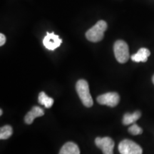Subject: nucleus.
<instances>
[{
  "mask_svg": "<svg viewBox=\"0 0 154 154\" xmlns=\"http://www.w3.org/2000/svg\"><path fill=\"white\" fill-rule=\"evenodd\" d=\"M76 90L83 104L86 107H91L94 101L90 94L88 82L84 79L79 80L76 84Z\"/></svg>",
  "mask_w": 154,
  "mask_h": 154,
  "instance_id": "f257e3e1",
  "label": "nucleus"
},
{
  "mask_svg": "<svg viewBox=\"0 0 154 154\" xmlns=\"http://www.w3.org/2000/svg\"><path fill=\"white\" fill-rule=\"evenodd\" d=\"M106 29L107 23L103 20H100L86 32V37L91 42H99L103 39Z\"/></svg>",
  "mask_w": 154,
  "mask_h": 154,
  "instance_id": "f03ea898",
  "label": "nucleus"
},
{
  "mask_svg": "<svg viewBox=\"0 0 154 154\" xmlns=\"http://www.w3.org/2000/svg\"><path fill=\"white\" fill-rule=\"evenodd\" d=\"M113 52L116 60L121 63H124L129 59V49L128 46L123 40H118L113 45Z\"/></svg>",
  "mask_w": 154,
  "mask_h": 154,
  "instance_id": "7ed1b4c3",
  "label": "nucleus"
},
{
  "mask_svg": "<svg viewBox=\"0 0 154 154\" xmlns=\"http://www.w3.org/2000/svg\"><path fill=\"white\" fill-rule=\"evenodd\" d=\"M119 151L121 154H142L141 147L133 140L124 139L119 145Z\"/></svg>",
  "mask_w": 154,
  "mask_h": 154,
  "instance_id": "20e7f679",
  "label": "nucleus"
},
{
  "mask_svg": "<svg viewBox=\"0 0 154 154\" xmlns=\"http://www.w3.org/2000/svg\"><path fill=\"white\" fill-rule=\"evenodd\" d=\"M97 102L101 105H106L110 107H115L119 104L120 96L116 92H108L97 97Z\"/></svg>",
  "mask_w": 154,
  "mask_h": 154,
  "instance_id": "39448f33",
  "label": "nucleus"
},
{
  "mask_svg": "<svg viewBox=\"0 0 154 154\" xmlns=\"http://www.w3.org/2000/svg\"><path fill=\"white\" fill-rule=\"evenodd\" d=\"M96 146L99 148L103 154H113L115 143L110 137H97L95 139Z\"/></svg>",
  "mask_w": 154,
  "mask_h": 154,
  "instance_id": "423d86ee",
  "label": "nucleus"
},
{
  "mask_svg": "<svg viewBox=\"0 0 154 154\" xmlns=\"http://www.w3.org/2000/svg\"><path fill=\"white\" fill-rule=\"evenodd\" d=\"M61 43H62V40L54 32H51V33L47 32V35L44 36L43 39V44L44 47L51 51H54L59 47Z\"/></svg>",
  "mask_w": 154,
  "mask_h": 154,
  "instance_id": "0eeeda50",
  "label": "nucleus"
},
{
  "mask_svg": "<svg viewBox=\"0 0 154 154\" xmlns=\"http://www.w3.org/2000/svg\"><path fill=\"white\" fill-rule=\"evenodd\" d=\"M44 111L42 108L38 106H34L32 110L26 113L24 117V122L26 124H32L34 119L37 117H41L44 116Z\"/></svg>",
  "mask_w": 154,
  "mask_h": 154,
  "instance_id": "6e6552de",
  "label": "nucleus"
},
{
  "mask_svg": "<svg viewBox=\"0 0 154 154\" xmlns=\"http://www.w3.org/2000/svg\"><path fill=\"white\" fill-rule=\"evenodd\" d=\"M59 154H80V150L74 142H67L61 147Z\"/></svg>",
  "mask_w": 154,
  "mask_h": 154,
  "instance_id": "1a4fd4ad",
  "label": "nucleus"
},
{
  "mask_svg": "<svg viewBox=\"0 0 154 154\" xmlns=\"http://www.w3.org/2000/svg\"><path fill=\"white\" fill-rule=\"evenodd\" d=\"M151 54V52L146 48H141L138 51V52L131 56V59L135 62H146L148 58Z\"/></svg>",
  "mask_w": 154,
  "mask_h": 154,
  "instance_id": "9d476101",
  "label": "nucleus"
},
{
  "mask_svg": "<svg viewBox=\"0 0 154 154\" xmlns=\"http://www.w3.org/2000/svg\"><path fill=\"white\" fill-rule=\"evenodd\" d=\"M140 116H141V113L139 111H135L133 113H125L124 118H123V124L126 125V126L130 124H134L136 123V121L140 118Z\"/></svg>",
  "mask_w": 154,
  "mask_h": 154,
  "instance_id": "9b49d317",
  "label": "nucleus"
},
{
  "mask_svg": "<svg viewBox=\"0 0 154 154\" xmlns=\"http://www.w3.org/2000/svg\"><path fill=\"white\" fill-rule=\"evenodd\" d=\"M38 101L40 104L44 105L47 109H49L54 104V99L52 98L49 97L44 91L40 92L38 94Z\"/></svg>",
  "mask_w": 154,
  "mask_h": 154,
  "instance_id": "f8f14e48",
  "label": "nucleus"
},
{
  "mask_svg": "<svg viewBox=\"0 0 154 154\" xmlns=\"http://www.w3.org/2000/svg\"><path fill=\"white\" fill-rule=\"evenodd\" d=\"M13 134L12 127L9 125H6L0 128V139L5 140L9 138Z\"/></svg>",
  "mask_w": 154,
  "mask_h": 154,
  "instance_id": "ddd939ff",
  "label": "nucleus"
},
{
  "mask_svg": "<svg viewBox=\"0 0 154 154\" xmlns=\"http://www.w3.org/2000/svg\"><path fill=\"white\" fill-rule=\"evenodd\" d=\"M128 131L131 134L134 135V136L140 135L143 133V130H142V128L136 124H132V126H131L129 128H128Z\"/></svg>",
  "mask_w": 154,
  "mask_h": 154,
  "instance_id": "4468645a",
  "label": "nucleus"
},
{
  "mask_svg": "<svg viewBox=\"0 0 154 154\" xmlns=\"http://www.w3.org/2000/svg\"><path fill=\"white\" fill-rule=\"evenodd\" d=\"M6 42V37L3 34H0V46H3Z\"/></svg>",
  "mask_w": 154,
  "mask_h": 154,
  "instance_id": "2eb2a0df",
  "label": "nucleus"
},
{
  "mask_svg": "<svg viewBox=\"0 0 154 154\" xmlns=\"http://www.w3.org/2000/svg\"><path fill=\"white\" fill-rule=\"evenodd\" d=\"M2 113H3V111L2 109H0V116L2 115Z\"/></svg>",
  "mask_w": 154,
  "mask_h": 154,
  "instance_id": "dca6fc26",
  "label": "nucleus"
},
{
  "mask_svg": "<svg viewBox=\"0 0 154 154\" xmlns=\"http://www.w3.org/2000/svg\"><path fill=\"white\" fill-rule=\"evenodd\" d=\"M152 82H153V84H154V75L153 76V78H152Z\"/></svg>",
  "mask_w": 154,
  "mask_h": 154,
  "instance_id": "f3484780",
  "label": "nucleus"
}]
</instances>
